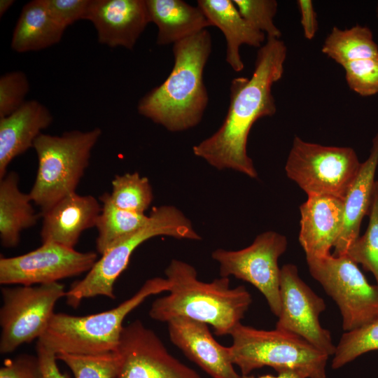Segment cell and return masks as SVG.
I'll return each instance as SVG.
<instances>
[{
  "mask_svg": "<svg viewBox=\"0 0 378 378\" xmlns=\"http://www.w3.org/2000/svg\"><path fill=\"white\" fill-rule=\"evenodd\" d=\"M158 236L178 239H201L191 221L176 206L162 205L155 207L145 225L112 246L102 255L83 279L71 284L66 292V303L77 308L86 298L102 295L115 299L114 284L127 268L133 252L146 241Z\"/></svg>",
  "mask_w": 378,
  "mask_h": 378,
  "instance_id": "5b68a950",
  "label": "cell"
},
{
  "mask_svg": "<svg viewBox=\"0 0 378 378\" xmlns=\"http://www.w3.org/2000/svg\"><path fill=\"white\" fill-rule=\"evenodd\" d=\"M321 51L342 66L358 59L378 58V45L371 29L360 24L345 29L333 27Z\"/></svg>",
  "mask_w": 378,
  "mask_h": 378,
  "instance_id": "d4e9b609",
  "label": "cell"
},
{
  "mask_svg": "<svg viewBox=\"0 0 378 378\" xmlns=\"http://www.w3.org/2000/svg\"><path fill=\"white\" fill-rule=\"evenodd\" d=\"M376 15L378 19V3H377V8H376Z\"/></svg>",
  "mask_w": 378,
  "mask_h": 378,
  "instance_id": "ab89813d",
  "label": "cell"
},
{
  "mask_svg": "<svg viewBox=\"0 0 378 378\" xmlns=\"http://www.w3.org/2000/svg\"><path fill=\"white\" fill-rule=\"evenodd\" d=\"M150 22L158 27L156 43L174 44L211 26L199 6L182 0H146Z\"/></svg>",
  "mask_w": 378,
  "mask_h": 378,
  "instance_id": "7402d4cb",
  "label": "cell"
},
{
  "mask_svg": "<svg viewBox=\"0 0 378 378\" xmlns=\"http://www.w3.org/2000/svg\"><path fill=\"white\" fill-rule=\"evenodd\" d=\"M171 342L213 378H241L230 346L220 344L205 323L178 317L167 322Z\"/></svg>",
  "mask_w": 378,
  "mask_h": 378,
  "instance_id": "2e32d148",
  "label": "cell"
},
{
  "mask_svg": "<svg viewBox=\"0 0 378 378\" xmlns=\"http://www.w3.org/2000/svg\"><path fill=\"white\" fill-rule=\"evenodd\" d=\"M13 0H1L0 1V16L1 17L14 4Z\"/></svg>",
  "mask_w": 378,
  "mask_h": 378,
  "instance_id": "f35d334b",
  "label": "cell"
},
{
  "mask_svg": "<svg viewBox=\"0 0 378 378\" xmlns=\"http://www.w3.org/2000/svg\"><path fill=\"white\" fill-rule=\"evenodd\" d=\"M312 277L337 304L346 332L378 317V288L346 255L307 258Z\"/></svg>",
  "mask_w": 378,
  "mask_h": 378,
  "instance_id": "9c48e42d",
  "label": "cell"
},
{
  "mask_svg": "<svg viewBox=\"0 0 378 378\" xmlns=\"http://www.w3.org/2000/svg\"><path fill=\"white\" fill-rule=\"evenodd\" d=\"M199 6L211 26L218 27L226 41L225 60L235 72L244 69L240 47L248 45L260 48L266 35L251 25L239 13L232 0H198Z\"/></svg>",
  "mask_w": 378,
  "mask_h": 378,
  "instance_id": "44dd1931",
  "label": "cell"
},
{
  "mask_svg": "<svg viewBox=\"0 0 378 378\" xmlns=\"http://www.w3.org/2000/svg\"><path fill=\"white\" fill-rule=\"evenodd\" d=\"M97 260L93 251L80 252L55 242L42 245L25 254L0 258V284L34 286L88 272Z\"/></svg>",
  "mask_w": 378,
  "mask_h": 378,
  "instance_id": "7c38bea8",
  "label": "cell"
},
{
  "mask_svg": "<svg viewBox=\"0 0 378 378\" xmlns=\"http://www.w3.org/2000/svg\"><path fill=\"white\" fill-rule=\"evenodd\" d=\"M29 90L26 74L21 71L8 72L0 78V118L8 116L25 102Z\"/></svg>",
  "mask_w": 378,
  "mask_h": 378,
  "instance_id": "d6a6232c",
  "label": "cell"
},
{
  "mask_svg": "<svg viewBox=\"0 0 378 378\" xmlns=\"http://www.w3.org/2000/svg\"><path fill=\"white\" fill-rule=\"evenodd\" d=\"M369 223L365 234L359 236L349 248L346 255L356 264L370 272L378 288V181H375L369 214Z\"/></svg>",
  "mask_w": 378,
  "mask_h": 378,
  "instance_id": "83f0119b",
  "label": "cell"
},
{
  "mask_svg": "<svg viewBox=\"0 0 378 378\" xmlns=\"http://www.w3.org/2000/svg\"><path fill=\"white\" fill-rule=\"evenodd\" d=\"M372 144L368 158L361 163L343 200V223L334 246V256L346 255L349 248L359 237L363 218L369 214L378 166V132Z\"/></svg>",
  "mask_w": 378,
  "mask_h": 378,
  "instance_id": "ffe728a7",
  "label": "cell"
},
{
  "mask_svg": "<svg viewBox=\"0 0 378 378\" xmlns=\"http://www.w3.org/2000/svg\"><path fill=\"white\" fill-rule=\"evenodd\" d=\"M241 15L267 38L280 39L281 32L275 25L274 18L278 3L275 0H232Z\"/></svg>",
  "mask_w": 378,
  "mask_h": 378,
  "instance_id": "4dcf8cb0",
  "label": "cell"
},
{
  "mask_svg": "<svg viewBox=\"0 0 378 378\" xmlns=\"http://www.w3.org/2000/svg\"><path fill=\"white\" fill-rule=\"evenodd\" d=\"M164 272L170 288L168 295L153 301L149 316L154 320L190 318L211 325L217 336L230 335L252 302L245 286L230 288L229 277L223 276L203 282L184 261L172 260Z\"/></svg>",
  "mask_w": 378,
  "mask_h": 378,
  "instance_id": "3957f363",
  "label": "cell"
},
{
  "mask_svg": "<svg viewBox=\"0 0 378 378\" xmlns=\"http://www.w3.org/2000/svg\"><path fill=\"white\" fill-rule=\"evenodd\" d=\"M19 180L13 171L0 179V240L6 248L18 246L21 232L34 226L39 218L29 194L20 190Z\"/></svg>",
  "mask_w": 378,
  "mask_h": 378,
  "instance_id": "603a6c76",
  "label": "cell"
},
{
  "mask_svg": "<svg viewBox=\"0 0 378 378\" xmlns=\"http://www.w3.org/2000/svg\"><path fill=\"white\" fill-rule=\"evenodd\" d=\"M297 5L300 14V23L304 36L308 40L313 39L318 31L317 15L311 0H298Z\"/></svg>",
  "mask_w": 378,
  "mask_h": 378,
  "instance_id": "d590c367",
  "label": "cell"
},
{
  "mask_svg": "<svg viewBox=\"0 0 378 378\" xmlns=\"http://www.w3.org/2000/svg\"><path fill=\"white\" fill-rule=\"evenodd\" d=\"M378 350V317L342 335L335 347L332 368L338 369L360 355Z\"/></svg>",
  "mask_w": 378,
  "mask_h": 378,
  "instance_id": "f1b7e54d",
  "label": "cell"
},
{
  "mask_svg": "<svg viewBox=\"0 0 378 378\" xmlns=\"http://www.w3.org/2000/svg\"><path fill=\"white\" fill-rule=\"evenodd\" d=\"M102 204L92 195L72 193L41 214L42 243L55 242L74 248L86 230L95 227Z\"/></svg>",
  "mask_w": 378,
  "mask_h": 378,
  "instance_id": "ac0fdd59",
  "label": "cell"
},
{
  "mask_svg": "<svg viewBox=\"0 0 378 378\" xmlns=\"http://www.w3.org/2000/svg\"><path fill=\"white\" fill-rule=\"evenodd\" d=\"M169 288L166 278L154 277L146 280L131 298L110 310L84 316L55 313L37 341L56 355H97L115 351L127 315L149 296L169 291Z\"/></svg>",
  "mask_w": 378,
  "mask_h": 378,
  "instance_id": "277c9868",
  "label": "cell"
},
{
  "mask_svg": "<svg viewBox=\"0 0 378 378\" xmlns=\"http://www.w3.org/2000/svg\"><path fill=\"white\" fill-rule=\"evenodd\" d=\"M349 88L361 97L378 94V58L353 61L342 66Z\"/></svg>",
  "mask_w": 378,
  "mask_h": 378,
  "instance_id": "1f68e13d",
  "label": "cell"
},
{
  "mask_svg": "<svg viewBox=\"0 0 378 378\" xmlns=\"http://www.w3.org/2000/svg\"><path fill=\"white\" fill-rule=\"evenodd\" d=\"M55 20L66 28L79 20H85L90 0H46Z\"/></svg>",
  "mask_w": 378,
  "mask_h": 378,
  "instance_id": "e575fe53",
  "label": "cell"
},
{
  "mask_svg": "<svg viewBox=\"0 0 378 378\" xmlns=\"http://www.w3.org/2000/svg\"><path fill=\"white\" fill-rule=\"evenodd\" d=\"M117 351L120 363L115 378H201L139 320L123 327Z\"/></svg>",
  "mask_w": 378,
  "mask_h": 378,
  "instance_id": "5bb4252c",
  "label": "cell"
},
{
  "mask_svg": "<svg viewBox=\"0 0 378 378\" xmlns=\"http://www.w3.org/2000/svg\"><path fill=\"white\" fill-rule=\"evenodd\" d=\"M65 29L51 14L46 0H32L22 9L11 48L20 53L49 48L60 41Z\"/></svg>",
  "mask_w": 378,
  "mask_h": 378,
  "instance_id": "cb8c5ba5",
  "label": "cell"
},
{
  "mask_svg": "<svg viewBox=\"0 0 378 378\" xmlns=\"http://www.w3.org/2000/svg\"><path fill=\"white\" fill-rule=\"evenodd\" d=\"M241 378H306L302 374L295 371H285L277 373L276 376H272L270 374H265L255 377L253 376L241 375Z\"/></svg>",
  "mask_w": 378,
  "mask_h": 378,
  "instance_id": "74e56055",
  "label": "cell"
},
{
  "mask_svg": "<svg viewBox=\"0 0 378 378\" xmlns=\"http://www.w3.org/2000/svg\"><path fill=\"white\" fill-rule=\"evenodd\" d=\"M286 56L287 47L282 40L267 38L258 48L251 76L232 80L224 120L216 132L193 146L195 156L218 170L233 169L257 178L247 153V139L258 119L272 116L276 111L272 87L283 76Z\"/></svg>",
  "mask_w": 378,
  "mask_h": 378,
  "instance_id": "6da1fadb",
  "label": "cell"
},
{
  "mask_svg": "<svg viewBox=\"0 0 378 378\" xmlns=\"http://www.w3.org/2000/svg\"><path fill=\"white\" fill-rule=\"evenodd\" d=\"M211 50L207 29L175 43L170 74L139 99L138 113L172 132L197 125L209 102L203 73Z\"/></svg>",
  "mask_w": 378,
  "mask_h": 378,
  "instance_id": "7a4b0ae2",
  "label": "cell"
},
{
  "mask_svg": "<svg viewBox=\"0 0 378 378\" xmlns=\"http://www.w3.org/2000/svg\"><path fill=\"white\" fill-rule=\"evenodd\" d=\"M300 211L299 241L306 258L330 255L342 227L343 200L329 195H308Z\"/></svg>",
  "mask_w": 378,
  "mask_h": 378,
  "instance_id": "e0dca14e",
  "label": "cell"
},
{
  "mask_svg": "<svg viewBox=\"0 0 378 378\" xmlns=\"http://www.w3.org/2000/svg\"><path fill=\"white\" fill-rule=\"evenodd\" d=\"M85 20L94 24L100 43L129 50L150 22L146 0H90Z\"/></svg>",
  "mask_w": 378,
  "mask_h": 378,
  "instance_id": "9a60e30c",
  "label": "cell"
},
{
  "mask_svg": "<svg viewBox=\"0 0 378 378\" xmlns=\"http://www.w3.org/2000/svg\"><path fill=\"white\" fill-rule=\"evenodd\" d=\"M53 120L48 108L36 100L26 101L10 115L0 118V179L11 161L30 148Z\"/></svg>",
  "mask_w": 378,
  "mask_h": 378,
  "instance_id": "d6986e66",
  "label": "cell"
},
{
  "mask_svg": "<svg viewBox=\"0 0 378 378\" xmlns=\"http://www.w3.org/2000/svg\"><path fill=\"white\" fill-rule=\"evenodd\" d=\"M230 336L232 361L239 368L241 375L270 366L277 373L295 371L306 378H326L329 356L295 334L240 323Z\"/></svg>",
  "mask_w": 378,
  "mask_h": 378,
  "instance_id": "52a82bcc",
  "label": "cell"
},
{
  "mask_svg": "<svg viewBox=\"0 0 378 378\" xmlns=\"http://www.w3.org/2000/svg\"><path fill=\"white\" fill-rule=\"evenodd\" d=\"M66 292L59 282L1 288L0 353H12L22 344L38 340Z\"/></svg>",
  "mask_w": 378,
  "mask_h": 378,
  "instance_id": "30bf717a",
  "label": "cell"
},
{
  "mask_svg": "<svg viewBox=\"0 0 378 378\" xmlns=\"http://www.w3.org/2000/svg\"><path fill=\"white\" fill-rule=\"evenodd\" d=\"M360 164L351 148L323 146L296 136L285 170L307 195H329L344 200Z\"/></svg>",
  "mask_w": 378,
  "mask_h": 378,
  "instance_id": "ba28073f",
  "label": "cell"
},
{
  "mask_svg": "<svg viewBox=\"0 0 378 378\" xmlns=\"http://www.w3.org/2000/svg\"><path fill=\"white\" fill-rule=\"evenodd\" d=\"M111 202L117 207L140 214H145L153 200L149 179L139 172L116 175L111 181Z\"/></svg>",
  "mask_w": 378,
  "mask_h": 378,
  "instance_id": "4316f807",
  "label": "cell"
},
{
  "mask_svg": "<svg viewBox=\"0 0 378 378\" xmlns=\"http://www.w3.org/2000/svg\"><path fill=\"white\" fill-rule=\"evenodd\" d=\"M56 357L69 368L75 378H115L120 363L117 351L97 355L60 353Z\"/></svg>",
  "mask_w": 378,
  "mask_h": 378,
  "instance_id": "f546056e",
  "label": "cell"
},
{
  "mask_svg": "<svg viewBox=\"0 0 378 378\" xmlns=\"http://www.w3.org/2000/svg\"><path fill=\"white\" fill-rule=\"evenodd\" d=\"M280 299L276 328L295 334L328 356L333 355L336 346L330 332L319 321L326 303L300 277L293 264L281 268Z\"/></svg>",
  "mask_w": 378,
  "mask_h": 378,
  "instance_id": "4fadbf2b",
  "label": "cell"
},
{
  "mask_svg": "<svg viewBox=\"0 0 378 378\" xmlns=\"http://www.w3.org/2000/svg\"><path fill=\"white\" fill-rule=\"evenodd\" d=\"M36 349V355L43 369L44 378H69L66 373H63L59 370L55 353L45 348L38 341Z\"/></svg>",
  "mask_w": 378,
  "mask_h": 378,
  "instance_id": "8d00e7d4",
  "label": "cell"
},
{
  "mask_svg": "<svg viewBox=\"0 0 378 378\" xmlns=\"http://www.w3.org/2000/svg\"><path fill=\"white\" fill-rule=\"evenodd\" d=\"M101 134L102 130L95 127L89 131L65 132L60 136L41 133L36 139L34 148L38 169L29 194L41 214L76 192Z\"/></svg>",
  "mask_w": 378,
  "mask_h": 378,
  "instance_id": "8992f818",
  "label": "cell"
},
{
  "mask_svg": "<svg viewBox=\"0 0 378 378\" xmlns=\"http://www.w3.org/2000/svg\"><path fill=\"white\" fill-rule=\"evenodd\" d=\"M0 378H44V375L37 355L20 354L5 360Z\"/></svg>",
  "mask_w": 378,
  "mask_h": 378,
  "instance_id": "836d02e7",
  "label": "cell"
},
{
  "mask_svg": "<svg viewBox=\"0 0 378 378\" xmlns=\"http://www.w3.org/2000/svg\"><path fill=\"white\" fill-rule=\"evenodd\" d=\"M286 237L274 231L258 234L253 243L240 250L218 248L211 257L219 264L220 276L248 282L265 298L276 316L281 311L279 257L286 251Z\"/></svg>",
  "mask_w": 378,
  "mask_h": 378,
  "instance_id": "8fae6325",
  "label": "cell"
},
{
  "mask_svg": "<svg viewBox=\"0 0 378 378\" xmlns=\"http://www.w3.org/2000/svg\"><path fill=\"white\" fill-rule=\"evenodd\" d=\"M99 200L102 210L95 226L96 248L102 255L115 244L140 230L148 222L149 216L117 207L107 192L102 194Z\"/></svg>",
  "mask_w": 378,
  "mask_h": 378,
  "instance_id": "484cf974",
  "label": "cell"
}]
</instances>
